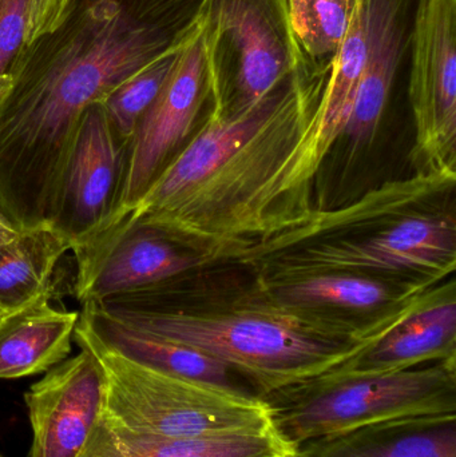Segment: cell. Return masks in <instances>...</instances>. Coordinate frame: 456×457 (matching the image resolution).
<instances>
[{"mask_svg": "<svg viewBox=\"0 0 456 457\" xmlns=\"http://www.w3.org/2000/svg\"><path fill=\"white\" fill-rule=\"evenodd\" d=\"M206 0H72L32 40L0 94V213L16 230L51 224L82 115L181 48Z\"/></svg>", "mask_w": 456, "mask_h": 457, "instance_id": "1", "label": "cell"}, {"mask_svg": "<svg viewBox=\"0 0 456 457\" xmlns=\"http://www.w3.org/2000/svg\"><path fill=\"white\" fill-rule=\"evenodd\" d=\"M323 93L294 71L249 109L214 104L122 219L160 228L211 263L248 262L305 219L297 208L311 212L302 168Z\"/></svg>", "mask_w": 456, "mask_h": 457, "instance_id": "2", "label": "cell"}, {"mask_svg": "<svg viewBox=\"0 0 456 457\" xmlns=\"http://www.w3.org/2000/svg\"><path fill=\"white\" fill-rule=\"evenodd\" d=\"M95 303L137 329L221 360L245 376L261 397L331 372L382 337L394 324L388 314L355 321L320 311L283 308L269 301L205 313L150 292Z\"/></svg>", "mask_w": 456, "mask_h": 457, "instance_id": "3", "label": "cell"}, {"mask_svg": "<svg viewBox=\"0 0 456 457\" xmlns=\"http://www.w3.org/2000/svg\"><path fill=\"white\" fill-rule=\"evenodd\" d=\"M260 400L276 436L296 451L380 421L456 415V357L394 372H327Z\"/></svg>", "mask_w": 456, "mask_h": 457, "instance_id": "4", "label": "cell"}, {"mask_svg": "<svg viewBox=\"0 0 456 457\" xmlns=\"http://www.w3.org/2000/svg\"><path fill=\"white\" fill-rule=\"evenodd\" d=\"M74 338L101 361L107 381L104 416L122 428L168 439H217L273 432L267 408L260 399L166 375L86 338Z\"/></svg>", "mask_w": 456, "mask_h": 457, "instance_id": "5", "label": "cell"}, {"mask_svg": "<svg viewBox=\"0 0 456 457\" xmlns=\"http://www.w3.org/2000/svg\"><path fill=\"white\" fill-rule=\"evenodd\" d=\"M200 27L222 112L254 106L297 71L286 0H206Z\"/></svg>", "mask_w": 456, "mask_h": 457, "instance_id": "6", "label": "cell"}, {"mask_svg": "<svg viewBox=\"0 0 456 457\" xmlns=\"http://www.w3.org/2000/svg\"><path fill=\"white\" fill-rule=\"evenodd\" d=\"M257 265L261 266L259 287L329 271L418 273L436 281L455 271V219L450 214H403L372 233L319 239Z\"/></svg>", "mask_w": 456, "mask_h": 457, "instance_id": "7", "label": "cell"}, {"mask_svg": "<svg viewBox=\"0 0 456 457\" xmlns=\"http://www.w3.org/2000/svg\"><path fill=\"white\" fill-rule=\"evenodd\" d=\"M214 104L211 69L198 27L179 50L176 64L157 98L137 123L130 139L120 205L109 227L144 198L200 128Z\"/></svg>", "mask_w": 456, "mask_h": 457, "instance_id": "8", "label": "cell"}, {"mask_svg": "<svg viewBox=\"0 0 456 457\" xmlns=\"http://www.w3.org/2000/svg\"><path fill=\"white\" fill-rule=\"evenodd\" d=\"M409 104L418 174L456 176V0H422L415 27Z\"/></svg>", "mask_w": 456, "mask_h": 457, "instance_id": "9", "label": "cell"}, {"mask_svg": "<svg viewBox=\"0 0 456 457\" xmlns=\"http://www.w3.org/2000/svg\"><path fill=\"white\" fill-rule=\"evenodd\" d=\"M130 139L110 122L102 102L82 115L67 155L51 227L71 252L93 242L112 224L120 205Z\"/></svg>", "mask_w": 456, "mask_h": 457, "instance_id": "10", "label": "cell"}, {"mask_svg": "<svg viewBox=\"0 0 456 457\" xmlns=\"http://www.w3.org/2000/svg\"><path fill=\"white\" fill-rule=\"evenodd\" d=\"M80 303L155 289L209 265L160 228L122 219L74 252Z\"/></svg>", "mask_w": 456, "mask_h": 457, "instance_id": "11", "label": "cell"}, {"mask_svg": "<svg viewBox=\"0 0 456 457\" xmlns=\"http://www.w3.org/2000/svg\"><path fill=\"white\" fill-rule=\"evenodd\" d=\"M104 367L80 346L24 394L32 443L29 457H79L106 412Z\"/></svg>", "mask_w": 456, "mask_h": 457, "instance_id": "12", "label": "cell"}, {"mask_svg": "<svg viewBox=\"0 0 456 457\" xmlns=\"http://www.w3.org/2000/svg\"><path fill=\"white\" fill-rule=\"evenodd\" d=\"M74 336L158 372L219 386L251 399H261L256 386L245 376L221 360L137 329L110 316L93 301L82 303Z\"/></svg>", "mask_w": 456, "mask_h": 457, "instance_id": "13", "label": "cell"}, {"mask_svg": "<svg viewBox=\"0 0 456 457\" xmlns=\"http://www.w3.org/2000/svg\"><path fill=\"white\" fill-rule=\"evenodd\" d=\"M456 357V301L426 297L335 373H385Z\"/></svg>", "mask_w": 456, "mask_h": 457, "instance_id": "14", "label": "cell"}, {"mask_svg": "<svg viewBox=\"0 0 456 457\" xmlns=\"http://www.w3.org/2000/svg\"><path fill=\"white\" fill-rule=\"evenodd\" d=\"M297 457H456V415L393 419L307 443Z\"/></svg>", "mask_w": 456, "mask_h": 457, "instance_id": "15", "label": "cell"}, {"mask_svg": "<svg viewBox=\"0 0 456 457\" xmlns=\"http://www.w3.org/2000/svg\"><path fill=\"white\" fill-rule=\"evenodd\" d=\"M79 313L54 308L50 293L0 316V378L47 372L69 357Z\"/></svg>", "mask_w": 456, "mask_h": 457, "instance_id": "16", "label": "cell"}, {"mask_svg": "<svg viewBox=\"0 0 456 457\" xmlns=\"http://www.w3.org/2000/svg\"><path fill=\"white\" fill-rule=\"evenodd\" d=\"M358 273L329 271L260 287L265 301L289 309L371 312L422 295L426 284H393Z\"/></svg>", "mask_w": 456, "mask_h": 457, "instance_id": "17", "label": "cell"}, {"mask_svg": "<svg viewBox=\"0 0 456 457\" xmlns=\"http://www.w3.org/2000/svg\"><path fill=\"white\" fill-rule=\"evenodd\" d=\"M294 453L275 432L217 439H168L136 434L104 415L79 457H284Z\"/></svg>", "mask_w": 456, "mask_h": 457, "instance_id": "18", "label": "cell"}, {"mask_svg": "<svg viewBox=\"0 0 456 457\" xmlns=\"http://www.w3.org/2000/svg\"><path fill=\"white\" fill-rule=\"evenodd\" d=\"M69 250V242L48 224L16 230L0 244V316L51 293L54 271Z\"/></svg>", "mask_w": 456, "mask_h": 457, "instance_id": "19", "label": "cell"}, {"mask_svg": "<svg viewBox=\"0 0 456 457\" xmlns=\"http://www.w3.org/2000/svg\"><path fill=\"white\" fill-rule=\"evenodd\" d=\"M359 0H286L300 78L326 86Z\"/></svg>", "mask_w": 456, "mask_h": 457, "instance_id": "20", "label": "cell"}, {"mask_svg": "<svg viewBox=\"0 0 456 457\" xmlns=\"http://www.w3.org/2000/svg\"><path fill=\"white\" fill-rule=\"evenodd\" d=\"M179 50L161 56L128 79L123 80L102 101L115 130L131 138L137 123L160 94L170 75Z\"/></svg>", "mask_w": 456, "mask_h": 457, "instance_id": "21", "label": "cell"}, {"mask_svg": "<svg viewBox=\"0 0 456 457\" xmlns=\"http://www.w3.org/2000/svg\"><path fill=\"white\" fill-rule=\"evenodd\" d=\"M29 2L0 0V94L29 45Z\"/></svg>", "mask_w": 456, "mask_h": 457, "instance_id": "22", "label": "cell"}, {"mask_svg": "<svg viewBox=\"0 0 456 457\" xmlns=\"http://www.w3.org/2000/svg\"><path fill=\"white\" fill-rule=\"evenodd\" d=\"M72 0H31L29 43L55 29L69 11Z\"/></svg>", "mask_w": 456, "mask_h": 457, "instance_id": "23", "label": "cell"}, {"mask_svg": "<svg viewBox=\"0 0 456 457\" xmlns=\"http://www.w3.org/2000/svg\"><path fill=\"white\" fill-rule=\"evenodd\" d=\"M16 233V228L4 219L2 213H0V244L10 239L13 234Z\"/></svg>", "mask_w": 456, "mask_h": 457, "instance_id": "24", "label": "cell"}, {"mask_svg": "<svg viewBox=\"0 0 456 457\" xmlns=\"http://www.w3.org/2000/svg\"><path fill=\"white\" fill-rule=\"evenodd\" d=\"M284 457H297L296 453H291V455L284 456Z\"/></svg>", "mask_w": 456, "mask_h": 457, "instance_id": "25", "label": "cell"}, {"mask_svg": "<svg viewBox=\"0 0 456 457\" xmlns=\"http://www.w3.org/2000/svg\"><path fill=\"white\" fill-rule=\"evenodd\" d=\"M286 7H288V5H286Z\"/></svg>", "mask_w": 456, "mask_h": 457, "instance_id": "26", "label": "cell"}, {"mask_svg": "<svg viewBox=\"0 0 456 457\" xmlns=\"http://www.w3.org/2000/svg\"><path fill=\"white\" fill-rule=\"evenodd\" d=\"M0 457H2V456H0Z\"/></svg>", "mask_w": 456, "mask_h": 457, "instance_id": "27", "label": "cell"}]
</instances>
